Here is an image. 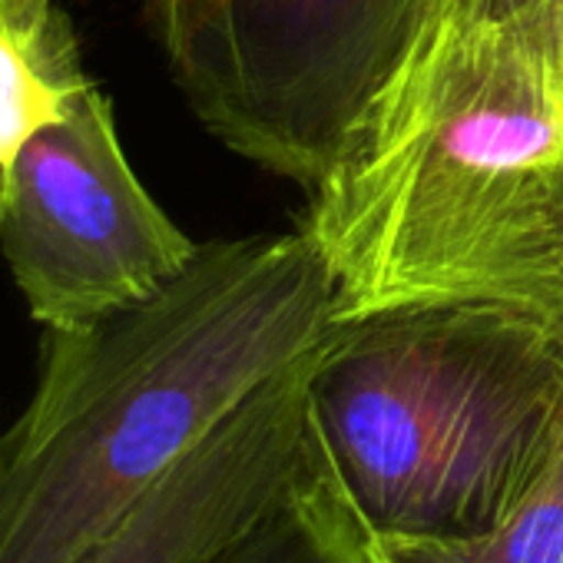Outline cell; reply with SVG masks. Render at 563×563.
Listing matches in <instances>:
<instances>
[{
	"mask_svg": "<svg viewBox=\"0 0 563 563\" xmlns=\"http://www.w3.org/2000/svg\"><path fill=\"white\" fill-rule=\"evenodd\" d=\"M302 229L339 322L500 306L563 329V0H428Z\"/></svg>",
	"mask_w": 563,
	"mask_h": 563,
	"instance_id": "6da1fadb",
	"label": "cell"
},
{
	"mask_svg": "<svg viewBox=\"0 0 563 563\" xmlns=\"http://www.w3.org/2000/svg\"><path fill=\"white\" fill-rule=\"evenodd\" d=\"M339 325L306 229L206 242L150 299L44 329L0 438V563H77L166 471Z\"/></svg>",
	"mask_w": 563,
	"mask_h": 563,
	"instance_id": "7a4b0ae2",
	"label": "cell"
},
{
	"mask_svg": "<svg viewBox=\"0 0 563 563\" xmlns=\"http://www.w3.org/2000/svg\"><path fill=\"white\" fill-rule=\"evenodd\" d=\"M309 411L368 533H481L550 451L563 329L500 306L349 319L312 358Z\"/></svg>",
	"mask_w": 563,
	"mask_h": 563,
	"instance_id": "3957f363",
	"label": "cell"
},
{
	"mask_svg": "<svg viewBox=\"0 0 563 563\" xmlns=\"http://www.w3.org/2000/svg\"><path fill=\"white\" fill-rule=\"evenodd\" d=\"M428 0H143L192 117L235 156L312 189Z\"/></svg>",
	"mask_w": 563,
	"mask_h": 563,
	"instance_id": "277c9868",
	"label": "cell"
},
{
	"mask_svg": "<svg viewBox=\"0 0 563 563\" xmlns=\"http://www.w3.org/2000/svg\"><path fill=\"white\" fill-rule=\"evenodd\" d=\"M196 249L136 176L93 80L0 173V252L44 329L93 325L150 299Z\"/></svg>",
	"mask_w": 563,
	"mask_h": 563,
	"instance_id": "5b68a950",
	"label": "cell"
},
{
	"mask_svg": "<svg viewBox=\"0 0 563 563\" xmlns=\"http://www.w3.org/2000/svg\"><path fill=\"white\" fill-rule=\"evenodd\" d=\"M316 352L242 401L77 563H209L286 497L319 454L309 411Z\"/></svg>",
	"mask_w": 563,
	"mask_h": 563,
	"instance_id": "8992f818",
	"label": "cell"
},
{
	"mask_svg": "<svg viewBox=\"0 0 563 563\" xmlns=\"http://www.w3.org/2000/svg\"><path fill=\"white\" fill-rule=\"evenodd\" d=\"M209 563H375L372 533L342 490L322 441L306 477Z\"/></svg>",
	"mask_w": 563,
	"mask_h": 563,
	"instance_id": "52a82bcc",
	"label": "cell"
},
{
	"mask_svg": "<svg viewBox=\"0 0 563 563\" xmlns=\"http://www.w3.org/2000/svg\"><path fill=\"white\" fill-rule=\"evenodd\" d=\"M375 563H563V411L550 451L514 500L481 533L461 537H375Z\"/></svg>",
	"mask_w": 563,
	"mask_h": 563,
	"instance_id": "ba28073f",
	"label": "cell"
},
{
	"mask_svg": "<svg viewBox=\"0 0 563 563\" xmlns=\"http://www.w3.org/2000/svg\"><path fill=\"white\" fill-rule=\"evenodd\" d=\"M87 80L74 27L60 8L41 37L0 21V173L44 123L70 107Z\"/></svg>",
	"mask_w": 563,
	"mask_h": 563,
	"instance_id": "9c48e42d",
	"label": "cell"
},
{
	"mask_svg": "<svg viewBox=\"0 0 563 563\" xmlns=\"http://www.w3.org/2000/svg\"><path fill=\"white\" fill-rule=\"evenodd\" d=\"M57 14V0H0V21L8 27L41 37Z\"/></svg>",
	"mask_w": 563,
	"mask_h": 563,
	"instance_id": "30bf717a",
	"label": "cell"
}]
</instances>
